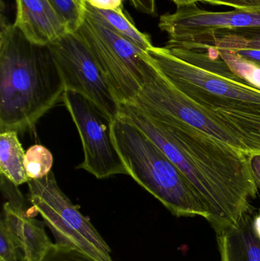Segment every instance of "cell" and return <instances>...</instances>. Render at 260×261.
Returning <instances> with one entry per match:
<instances>
[{"label": "cell", "instance_id": "cell-28", "mask_svg": "<svg viewBox=\"0 0 260 261\" xmlns=\"http://www.w3.org/2000/svg\"><path fill=\"white\" fill-rule=\"evenodd\" d=\"M253 225L255 232L260 238V210L259 213L253 217Z\"/></svg>", "mask_w": 260, "mask_h": 261}, {"label": "cell", "instance_id": "cell-23", "mask_svg": "<svg viewBox=\"0 0 260 261\" xmlns=\"http://www.w3.org/2000/svg\"><path fill=\"white\" fill-rule=\"evenodd\" d=\"M204 3L230 6L244 10H260V0H204Z\"/></svg>", "mask_w": 260, "mask_h": 261}, {"label": "cell", "instance_id": "cell-13", "mask_svg": "<svg viewBox=\"0 0 260 261\" xmlns=\"http://www.w3.org/2000/svg\"><path fill=\"white\" fill-rule=\"evenodd\" d=\"M251 212L238 223L216 234L220 261H260V238Z\"/></svg>", "mask_w": 260, "mask_h": 261}, {"label": "cell", "instance_id": "cell-29", "mask_svg": "<svg viewBox=\"0 0 260 261\" xmlns=\"http://www.w3.org/2000/svg\"><path fill=\"white\" fill-rule=\"evenodd\" d=\"M177 6L182 5L191 4V3H196L198 2H204V0H172Z\"/></svg>", "mask_w": 260, "mask_h": 261}, {"label": "cell", "instance_id": "cell-11", "mask_svg": "<svg viewBox=\"0 0 260 261\" xmlns=\"http://www.w3.org/2000/svg\"><path fill=\"white\" fill-rule=\"evenodd\" d=\"M1 221L6 225L21 261H42L51 248L44 223L26 214L20 193L7 195Z\"/></svg>", "mask_w": 260, "mask_h": 261}, {"label": "cell", "instance_id": "cell-26", "mask_svg": "<svg viewBox=\"0 0 260 261\" xmlns=\"http://www.w3.org/2000/svg\"><path fill=\"white\" fill-rule=\"evenodd\" d=\"M233 50L245 59L260 66V49H240Z\"/></svg>", "mask_w": 260, "mask_h": 261}, {"label": "cell", "instance_id": "cell-25", "mask_svg": "<svg viewBox=\"0 0 260 261\" xmlns=\"http://www.w3.org/2000/svg\"><path fill=\"white\" fill-rule=\"evenodd\" d=\"M129 1L138 12L150 15H155L157 14L156 0H129Z\"/></svg>", "mask_w": 260, "mask_h": 261}, {"label": "cell", "instance_id": "cell-22", "mask_svg": "<svg viewBox=\"0 0 260 261\" xmlns=\"http://www.w3.org/2000/svg\"><path fill=\"white\" fill-rule=\"evenodd\" d=\"M42 261H90L74 250L53 244Z\"/></svg>", "mask_w": 260, "mask_h": 261}, {"label": "cell", "instance_id": "cell-10", "mask_svg": "<svg viewBox=\"0 0 260 261\" xmlns=\"http://www.w3.org/2000/svg\"><path fill=\"white\" fill-rule=\"evenodd\" d=\"M159 28L169 36L165 47H190L217 31L260 28V10L209 12L195 3L182 5L174 13L161 15Z\"/></svg>", "mask_w": 260, "mask_h": 261}, {"label": "cell", "instance_id": "cell-2", "mask_svg": "<svg viewBox=\"0 0 260 261\" xmlns=\"http://www.w3.org/2000/svg\"><path fill=\"white\" fill-rule=\"evenodd\" d=\"M65 86L47 46L31 42L2 16L0 132H24L63 99Z\"/></svg>", "mask_w": 260, "mask_h": 261}, {"label": "cell", "instance_id": "cell-27", "mask_svg": "<svg viewBox=\"0 0 260 261\" xmlns=\"http://www.w3.org/2000/svg\"><path fill=\"white\" fill-rule=\"evenodd\" d=\"M251 167L255 180L260 190V155L252 156Z\"/></svg>", "mask_w": 260, "mask_h": 261}, {"label": "cell", "instance_id": "cell-18", "mask_svg": "<svg viewBox=\"0 0 260 261\" xmlns=\"http://www.w3.org/2000/svg\"><path fill=\"white\" fill-rule=\"evenodd\" d=\"M220 57L234 74L249 85L260 90V66L229 49L217 48Z\"/></svg>", "mask_w": 260, "mask_h": 261}, {"label": "cell", "instance_id": "cell-12", "mask_svg": "<svg viewBox=\"0 0 260 261\" xmlns=\"http://www.w3.org/2000/svg\"><path fill=\"white\" fill-rule=\"evenodd\" d=\"M14 24L33 44L47 46L68 32L48 0H15Z\"/></svg>", "mask_w": 260, "mask_h": 261}, {"label": "cell", "instance_id": "cell-17", "mask_svg": "<svg viewBox=\"0 0 260 261\" xmlns=\"http://www.w3.org/2000/svg\"><path fill=\"white\" fill-rule=\"evenodd\" d=\"M95 10L124 38L132 43L136 47L145 52H148L154 47L149 35L139 31L134 21L124 9L118 10H101L94 8Z\"/></svg>", "mask_w": 260, "mask_h": 261}, {"label": "cell", "instance_id": "cell-19", "mask_svg": "<svg viewBox=\"0 0 260 261\" xmlns=\"http://www.w3.org/2000/svg\"><path fill=\"white\" fill-rule=\"evenodd\" d=\"M53 159L50 150L44 146L35 144L27 149L24 166L29 180L41 179L51 172Z\"/></svg>", "mask_w": 260, "mask_h": 261}, {"label": "cell", "instance_id": "cell-24", "mask_svg": "<svg viewBox=\"0 0 260 261\" xmlns=\"http://www.w3.org/2000/svg\"><path fill=\"white\" fill-rule=\"evenodd\" d=\"M92 6L101 10H118L124 9V0H86Z\"/></svg>", "mask_w": 260, "mask_h": 261}, {"label": "cell", "instance_id": "cell-4", "mask_svg": "<svg viewBox=\"0 0 260 261\" xmlns=\"http://www.w3.org/2000/svg\"><path fill=\"white\" fill-rule=\"evenodd\" d=\"M111 135L128 175L177 217L209 214L183 172L142 130L118 117Z\"/></svg>", "mask_w": 260, "mask_h": 261}, {"label": "cell", "instance_id": "cell-7", "mask_svg": "<svg viewBox=\"0 0 260 261\" xmlns=\"http://www.w3.org/2000/svg\"><path fill=\"white\" fill-rule=\"evenodd\" d=\"M64 81L65 90L82 95L111 122L121 104L86 44L76 32H67L47 45Z\"/></svg>", "mask_w": 260, "mask_h": 261}, {"label": "cell", "instance_id": "cell-20", "mask_svg": "<svg viewBox=\"0 0 260 261\" xmlns=\"http://www.w3.org/2000/svg\"><path fill=\"white\" fill-rule=\"evenodd\" d=\"M70 32H76L83 21L86 0H48Z\"/></svg>", "mask_w": 260, "mask_h": 261}, {"label": "cell", "instance_id": "cell-6", "mask_svg": "<svg viewBox=\"0 0 260 261\" xmlns=\"http://www.w3.org/2000/svg\"><path fill=\"white\" fill-rule=\"evenodd\" d=\"M27 184L29 200L50 228L55 244L90 261H113L103 238L61 190L53 172Z\"/></svg>", "mask_w": 260, "mask_h": 261}, {"label": "cell", "instance_id": "cell-3", "mask_svg": "<svg viewBox=\"0 0 260 261\" xmlns=\"http://www.w3.org/2000/svg\"><path fill=\"white\" fill-rule=\"evenodd\" d=\"M151 62L183 94L204 110L260 107V90L238 78L216 47H157Z\"/></svg>", "mask_w": 260, "mask_h": 261}, {"label": "cell", "instance_id": "cell-14", "mask_svg": "<svg viewBox=\"0 0 260 261\" xmlns=\"http://www.w3.org/2000/svg\"><path fill=\"white\" fill-rule=\"evenodd\" d=\"M211 111L238 135L252 156L260 155V107Z\"/></svg>", "mask_w": 260, "mask_h": 261}, {"label": "cell", "instance_id": "cell-1", "mask_svg": "<svg viewBox=\"0 0 260 261\" xmlns=\"http://www.w3.org/2000/svg\"><path fill=\"white\" fill-rule=\"evenodd\" d=\"M119 117L152 140L183 172L219 234L252 211L257 184L252 156L180 119L145 112L133 103L121 104Z\"/></svg>", "mask_w": 260, "mask_h": 261}, {"label": "cell", "instance_id": "cell-21", "mask_svg": "<svg viewBox=\"0 0 260 261\" xmlns=\"http://www.w3.org/2000/svg\"><path fill=\"white\" fill-rule=\"evenodd\" d=\"M0 261H18L16 248L3 222H0Z\"/></svg>", "mask_w": 260, "mask_h": 261}, {"label": "cell", "instance_id": "cell-9", "mask_svg": "<svg viewBox=\"0 0 260 261\" xmlns=\"http://www.w3.org/2000/svg\"><path fill=\"white\" fill-rule=\"evenodd\" d=\"M131 103L143 111L155 112L180 119L233 148L250 154L238 135L223 125L212 111L204 110L191 100L157 69Z\"/></svg>", "mask_w": 260, "mask_h": 261}, {"label": "cell", "instance_id": "cell-5", "mask_svg": "<svg viewBox=\"0 0 260 261\" xmlns=\"http://www.w3.org/2000/svg\"><path fill=\"white\" fill-rule=\"evenodd\" d=\"M76 32L86 44L120 104L134 102L157 68L147 52L118 33L86 1Z\"/></svg>", "mask_w": 260, "mask_h": 261}, {"label": "cell", "instance_id": "cell-16", "mask_svg": "<svg viewBox=\"0 0 260 261\" xmlns=\"http://www.w3.org/2000/svg\"><path fill=\"white\" fill-rule=\"evenodd\" d=\"M209 47L229 50L260 49V28L217 31L195 45L191 46L201 48Z\"/></svg>", "mask_w": 260, "mask_h": 261}, {"label": "cell", "instance_id": "cell-15", "mask_svg": "<svg viewBox=\"0 0 260 261\" xmlns=\"http://www.w3.org/2000/svg\"><path fill=\"white\" fill-rule=\"evenodd\" d=\"M24 156L25 153L18 139V132H0V173L16 187L29 182Z\"/></svg>", "mask_w": 260, "mask_h": 261}, {"label": "cell", "instance_id": "cell-8", "mask_svg": "<svg viewBox=\"0 0 260 261\" xmlns=\"http://www.w3.org/2000/svg\"><path fill=\"white\" fill-rule=\"evenodd\" d=\"M63 102L76 125L82 141L84 160L78 168L98 179L128 175L111 135V121L91 101L65 90Z\"/></svg>", "mask_w": 260, "mask_h": 261}]
</instances>
